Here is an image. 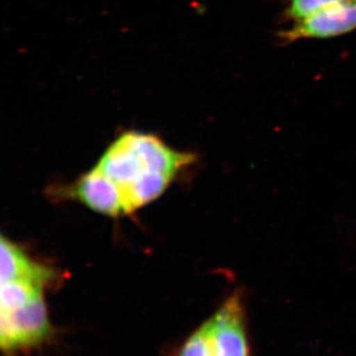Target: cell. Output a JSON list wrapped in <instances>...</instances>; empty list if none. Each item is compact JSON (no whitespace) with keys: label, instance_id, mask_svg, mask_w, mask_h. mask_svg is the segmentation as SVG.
<instances>
[{"label":"cell","instance_id":"6da1fadb","mask_svg":"<svg viewBox=\"0 0 356 356\" xmlns=\"http://www.w3.org/2000/svg\"><path fill=\"white\" fill-rule=\"evenodd\" d=\"M194 159L193 154L175 151L156 136L132 131L114 140L95 168L115 185L128 215L132 192L147 175L165 172L175 177Z\"/></svg>","mask_w":356,"mask_h":356},{"label":"cell","instance_id":"7a4b0ae2","mask_svg":"<svg viewBox=\"0 0 356 356\" xmlns=\"http://www.w3.org/2000/svg\"><path fill=\"white\" fill-rule=\"evenodd\" d=\"M51 332L44 296L20 308L1 311L0 343L7 353L36 346L48 339Z\"/></svg>","mask_w":356,"mask_h":356},{"label":"cell","instance_id":"3957f363","mask_svg":"<svg viewBox=\"0 0 356 356\" xmlns=\"http://www.w3.org/2000/svg\"><path fill=\"white\" fill-rule=\"evenodd\" d=\"M214 356H250L243 294H232L205 323Z\"/></svg>","mask_w":356,"mask_h":356},{"label":"cell","instance_id":"8992f818","mask_svg":"<svg viewBox=\"0 0 356 356\" xmlns=\"http://www.w3.org/2000/svg\"><path fill=\"white\" fill-rule=\"evenodd\" d=\"M1 282L10 280H29L46 286L55 278L53 269L34 261L24 250L6 236H1Z\"/></svg>","mask_w":356,"mask_h":356},{"label":"cell","instance_id":"52a82bcc","mask_svg":"<svg viewBox=\"0 0 356 356\" xmlns=\"http://www.w3.org/2000/svg\"><path fill=\"white\" fill-rule=\"evenodd\" d=\"M44 288L43 285L29 280L1 282L0 309L1 311L14 310L27 305L30 302L43 296Z\"/></svg>","mask_w":356,"mask_h":356},{"label":"cell","instance_id":"5b68a950","mask_svg":"<svg viewBox=\"0 0 356 356\" xmlns=\"http://www.w3.org/2000/svg\"><path fill=\"white\" fill-rule=\"evenodd\" d=\"M60 192L65 197L76 199L100 214L110 217L126 215L120 193L115 185L95 168Z\"/></svg>","mask_w":356,"mask_h":356},{"label":"cell","instance_id":"277c9868","mask_svg":"<svg viewBox=\"0 0 356 356\" xmlns=\"http://www.w3.org/2000/svg\"><path fill=\"white\" fill-rule=\"evenodd\" d=\"M356 30V1L346 2L323 9L305 19L295 22L281 32L284 43L303 39H327L341 36Z\"/></svg>","mask_w":356,"mask_h":356},{"label":"cell","instance_id":"9c48e42d","mask_svg":"<svg viewBox=\"0 0 356 356\" xmlns=\"http://www.w3.org/2000/svg\"><path fill=\"white\" fill-rule=\"evenodd\" d=\"M178 356H214L209 332L205 324L201 325V327L188 337Z\"/></svg>","mask_w":356,"mask_h":356},{"label":"cell","instance_id":"ba28073f","mask_svg":"<svg viewBox=\"0 0 356 356\" xmlns=\"http://www.w3.org/2000/svg\"><path fill=\"white\" fill-rule=\"evenodd\" d=\"M353 1L356 0H289L285 8L284 18L298 22L327 7Z\"/></svg>","mask_w":356,"mask_h":356}]
</instances>
